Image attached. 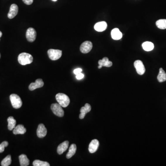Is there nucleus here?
<instances>
[{
    "label": "nucleus",
    "instance_id": "nucleus-10",
    "mask_svg": "<svg viewBox=\"0 0 166 166\" xmlns=\"http://www.w3.org/2000/svg\"><path fill=\"white\" fill-rule=\"evenodd\" d=\"M18 6L15 4H13L10 7V10L8 14L9 18L12 19L15 17L18 13Z\"/></svg>",
    "mask_w": 166,
    "mask_h": 166
},
{
    "label": "nucleus",
    "instance_id": "nucleus-7",
    "mask_svg": "<svg viewBox=\"0 0 166 166\" xmlns=\"http://www.w3.org/2000/svg\"><path fill=\"white\" fill-rule=\"evenodd\" d=\"M93 47V45L91 42L87 41L84 42L80 47V50L82 53L87 54L90 52Z\"/></svg>",
    "mask_w": 166,
    "mask_h": 166
},
{
    "label": "nucleus",
    "instance_id": "nucleus-19",
    "mask_svg": "<svg viewBox=\"0 0 166 166\" xmlns=\"http://www.w3.org/2000/svg\"><path fill=\"white\" fill-rule=\"evenodd\" d=\"M99 65L106 67H111L113 65V63L109 61V58L107 57H104L102 60H100L98 61Z\"/></svg>",
    "mask_w": 166,
    "mask_h": 166
},
{
    "label": "nucleus",
    "instance_id": "nucleus-16",
    "mask_svg": "<svg viewBox=\"0 0 166 166\" xmlns=\"http://www.w3.org/2000/svg\"><path fill=\"white\" fill-rule=\"evenodd\" d=\"M112 38L115 40H118L122 37V34L119 29L114 28L111 31Z\"/></svg>",
    "mask_w": 166,
    "mask_h": 166
},
{
    "label": "nucleus",
    "instance_id": "nucleus-29",
    "mask_svg": "<svg viewBox=\"0 0 166 166\" xmlns=\"http://www.w3.org/2000/svg\"><path fill=\"white\" fill-rule=\"evenodd\" d=\"M22 1L24 2V4L28 5L32 4L33 2V0H22Z\"/></svg>",
    "mask_w": 166,
    "mask_h": 166
},
{
    "label": "nucleus",
    "instance_id": "nucleus-17",
    "mask_svg": "<svg viewBox=\"0 0 166 166\" xmlns=\"http://www.w3.org/2000/svg\"><path fill=\"white\" fill-rule=\"evenodd\" d=\"M26 129L22 125H18L13 129V133L15 135L24 134L26 133Z\"/></svg>",
    "mask_w": 166,
    "mask_h": 166
},
{
    "label": "nucleus",
    "instance_id": "nucleus-12",
    "mask_svg": "<svg viewBox=\"0 0 166 166\" xmlns=\"http://www.w3.org/2000/svg\"><path fill=\"white\" fill-rule=\"evenodd\" d=\"M99 142L97 139H93L91 141L89 146V152L90 153H94L96 152L99 147Z\"/></svg>",
    "mask_w": 166,
    "mask_h": 166
},
{
    "label": "nucleus",
    "instance_id": "nucleus-30",
    "mask_svg": "<svg viewBox=\"0 0 166 166\" xmlns=\"http://www.w3.org/2000/svg\"><path fill=\"white\" fill-rule=\"evenodd\" d=\"M82 71V69H80V68H78V69H75L73 71V73L76 75L78 74L79 73H81Z\"/></svg>",
    "mask_w": 166,
    "mask_h": 166
},
{
    "label": "nucleus",
    "instance_id": "nucleus-15",
    "mask_svg": "<svg viewBox=\"0 0 166 166\" xmlns=\"http://www.w3.org/2000/svg\"><path fill=\"white\" fill-rule=\"evenodd\" d=\"M69 142L68 141H64L58 146L57 148V153L59 155L62 154L65 151H66L69 147Z\"/></svg>",
    "mask_w": 166,
    "mask_h": 166
},
{
    "label": "nucleus",
    "instance_id": "nucleus-5",
    "mask_svg": "<svg viewBox=\"0 0 166 166\" xmlns=\"http://www.w3.org/2000/svg\"><path fill=\"white\" fill-rule=\"evenodd\" d=\"M51 110L55 115L59 117H63L64 115V112L62 107L58 103H54L51 105Z\"/></svg>",
    "mask_w": 166,
    "mask_h": 166
},
{
    "label": "nucleus",
    "instance_id": "nucleus-25",
    "mask_svg": "<svg viewBox=\"0 0 166 166\" xmlns=\"http://www.w3.org/2000/svg\"><path fill=\"white\" fill-rule=\"evenodd\" d=\"M12 162L11 156L10 155H7L2 161H1V165L2 166H8L11 164Z\"/></svg>",
    "mask_w": 166,
    "mask_h": 166
},
{
    "label": "nucleus",
    "instance_id": "nucleus-4",
    "mask_svg": "<svg viewBox=\"0 0 166 166\" xmlns=\"http://www.w3.org/2000/svg\"><path fill=\"white\" fill-rule=\"evenodd\" d=\"M62 51L59 49H50L48 51L49 58L52 61H56L60 59L62 55Z\"/></svg>",
    "mask_w": 166,
    "mask_h": 166
},
{
    "label": "nucleus",
    "instance_id": "nucleus-31",
    "mask_svg": "<svg viewBox=\"0 0 166 166\" xmlns=\"http://www.w3.org/2000/svg\"><path fill=\"white\" fill-rule=\"evenodd\" d=\"M2 32H1V31H0V37H1V36H2Z\"/></svg>",
    "mask_w": 166,
    "mask_h": 166
},
{
    "label": "nucleus",
    "instance_id": "nucleus-27",
    "mask_svg": "<svg viewBox=\"0 0 166 166\" xmlns=\"http://www.w3.org/2000/svg\"><path fill=\"white\" fill-rule=\"evenodd\" d=\"M8 145V143L7 141H4L1 144H0V153H2L4 151L5 148L7 147Z\"/></svg>",
    "mask_w": 166,
    "mask_h": 166
},
{
    "label": "nucleus",
    "instance_id": "nucleus-22",
    "mask_svg": "<svg viewBox=\"0 0 166 166\" xmlns=\"http://www.w3.org/2000/svg\"><path fill=\"white\" fill-rule=\"evenodd\" d=\"M158 79L159 82H163L166 81V73L162 68L159 69V73L158 76Z\"/></svg>",
    "mask_w": 166,
    "mask_h": 166
},
{
    "label": "nucleus",
    "instance_id": "nucleus-32",
    "mask_svg": "<svg viewBox=\"0 0 166 166\" xmlns=\"http://www.w3.org/2000/svg\"><path fill=\"white\" fill-rule=\"evenodd\" d=\"M102 66L99 65V66H98V69H101V68H102Z\"/></svg>",
    "mask_w": 166,
    "mask_h": 166
},
{
    "label": "nucleus",
    "instance_id": "nucleus-33",
    "mask_svg": "<svg viewBox=\"0 0 166 166\" xmlns=\"http://www.w3.org/2000/svg\"><path fill=\"white\" fill-rule=\"evenodd\" d=\"M52 1H57V0H52Z\"/></svg>",
    "mask_w": 166,
    "mask_h": 166
},
{
    "label": "nucleus",
    "instance_id": "nucleus-6",
    "mask_svg": "<svg viewBox=\"0 0 166 166\" xmlns=\"http://www.w3.org/2000/svg\"><path fill=\"white\" fill-rule=\"evenodd\" d=\"M134 66L137 73L139 75H143L145 73L146 69L142 61L140 60H137L134 63Z\"/></svg>",
    "mask_w": 166,
    "mask_h": 166
},
{
    "label": "nucleus",
    "instance_id": "nucleus-8",
    "mask_svg": "<svg viewBox=\"0 0 166 166\" xmlns=\"http://www.w3.org/2000/svg\"><path fill=\"white\" fill-rule=\"evenodd\" d=\"M36 37H37V32L34 29L30 27L27 29L26 37L28 41L33 42L35 40Z\"/></svg>",
    "mask_w": 166,
    "mask_h": 166
},
{
    "label": "nucleus",
    "instance_id": "nucleus-14",
    "mask_svg": "<svg viewBox=\"0 0 166 166\" xmlns=\"http://www.w3.org/2000/svg\"><path fill=\"white\" fill-rule=\"evenodd\" d=\"M107 28V24L105 21L98 22L95 24L94 29L97 32H102L104 31Z\"/></svg>",
    "mask_w": 166,
    "mask_h": 166
},
{
    "label": "nucleus",
    "instance_id": "nucleus-13",
    "mask_svg": "<svg viewBox=\"0 0 166 166\" xmlns=\"http://www.w3.org/2000/svg\"><path fill=\"white\" fill-rule=\"evenodd\" d=\"M91 107L90 104L86 103L85 106L83 107L81 109V114L79 115V118L83 119L85 118V115L88 112H90Z\"/></svg>",
    "mask_w": 166,
    "mask_h": 166
},
{
    "label": "nucleus",
    "instance_id": "nucleus-11",
    "mask_svg": "<svg viewBox=\"0 0 166 166\" xmlns=\"http://www.w3.org/2000/svg\"><path fill=\"white\" fill-rule=\"evenodd\" d=\"M44 85V82L41 78L37 79L35 83H32L29 86V89L30 90H35L37 88H41Z\"/></svg>",
    "mask_w": 166,
    "mask_h": 166
},
{
    "label": "nucleus",
    "instance_id": "nucleus-23",
    "mask_svg": "<svg viewBox=\"0 0 166 166\" xmlns=\"http://www.w3.org/2000/svg\"><path fill=\"white\" fill-rule=\"evenodd\" d=\"M142 47L145 51H150L153 50L154 48V45L150 42H146L142 44Z\"/></svg>",
    "mask_w": 166,
    "mask_h": 166
},
{
    "label": "nucleus",
    "instance_id": "nucleus-18",
    "mask_svg": "<svg viewBox=\"0 0 166 166\" xmlns=\"http://www.w3.org/2000/svg\"><path fill=\"white\" fill-rule=\"evenodd\" d=\"M19 160L21 166H27L29 165V160L25 155L22 154L20 155Z\"/></svg>",
    "mask_w": 166,
    "mask_h": 166
},
{
    "label": "nucleus",
    "instance_id": "nucleus-28",
    "mask_svg": "<svg viewBox=\"0 0 166 166\" xmlns=\"http://www.w3.org/2000/svg\"><path fill=\"white\" fill-rule=\"evenodd\" d=\"M84 77V74H83L82 73H78L77 75H76V78L78 80L82 79Z\"/></svg>",
    "mask_w": 166,
    "mask_h": 166
},
{
    "label": "nucleus",
    "instance_id": "nucleus-1",
    "mask_svg": "<svg viewBox=\"0 0 166 166\" xmlns=\"http://www.w3.org/2000/svg\"><path fill=\"white\" fill-rule=\"evenodd\" d=\"M18 61L22 65H26L32 62L33 58L31 54L26 53H22L18 55Z\"/></svg>",
    "mask_w": 166,
    "mask_h": 166
},
{
    "label": "nucleus",
    "instance_id": "nucleus-3",
    "mask_svg": "<svg viewBox=\"0 0 166 166\" xmlns=\"http://www.w3.org/2000/svg\"><path fill=\"white\" fill-rule=\"evenodd\" d=\"M10 99L12 106L13 107L14 109H19L22 106V100L17 95L12 94L10 95Z\"/></svg>",
    "mask_w": 166,
    "mask_h": 166
},
{
    "label": "nucleus",
    "instance_id": "nucleus-26",
    "mask_svg": "<svg viewBox=\"0 0 166 166\" xmlns=\"http://www.w3.org/2000/svg\"><path fill=\"white\" fill-rule=\"evenodd\" d=\"M33 166H49L50 165L48 162L40 161L36 160L33 162Z\"/></svg>",
    "mask_w": 166,
    "mask_h": 166
},
{
    "label": "nucleus",
    "instance_id": "nucleus-2",
    "mask_svg": "<svg viewBox=\"0 0 166 166\" xmlns=\"http://www.w3.org/2000/svg\"><path fill=\"white\" fill-rule=\"evenodd\" d=\"M55 97L58 103L62 107H66L69 105L70 102L69 98L65 94L58 93Z\"/></svg>",
    "mask_w": 166,
    "mask_h": 166
},
{
    "label": "nucleus",
    "instance_id": "nucleus-20",
    "mask_svg": "<svg viewBox=\"0 0 166 166\" xmlns=\"http://www.w3.org/2000/svg\"><path fill=\"white\" fill-rule=\"evenodd\" d=\"M77 150V146L76 144H72L70 147L69 151L66 154V157L67 159H70L72 158L73 155H75Z\"/></svg>",
    "mask_w": 166,
    "mask_h": 166
},
{
    "label": "nucleus",
    "instance_id": "nucleus-34",
    "mask_svg": "<svg viewBox=\"0 0 166 166\" xmlns=\"http://www.w3.org/2000/svg\"><path fill=\"white\" fill-rule=\"evenodd\" d=\"M0 58H1V54H0Z\"/></svg>",
    "mask_w": 166,
    "mask_h": 166
},
{
    "label": "nucleus",
    "instance_id": "nucleus-9",
    "mask_svg": "<svg viewBox=\"0 0 166 166\" xmlns=\"http://www.w3.org/2000/svg\"><path fill=\"white\" fill-rule=\"evenodd\" d=\"M47 130L45 125L43 124H39L37 129V136L38 138H42L47 135Z\"/></svg>",
    "mask_w": 166,
    "mask_h": 166
},
{
    "label": "nucleus",
    "instance_id": "nucleus-21",
    "mask_svg": "<svg viewBox=\"0 0 166 166\" xmlns=\"http://www.w3.org/2000/svg\"><path fill=\"white\" fill-rule=\"evenodd\" d=\"M8 129L9 130H13L15 127L16 121L14 119V118L12 116H10L8 118Z\"/></svg>",
    "mask_w": 166,
    "mask_h": 166
},
{
    "label": "nucleus",
    "instance_id": "nucleus-24",
    "mask_svg": "<svg viewBox=\"0 0 166 166\" xmlns=\"http://www.w3.org/2000/svg\"><path fill=\"white\" fill-rule=\"evenodd\" d=\"M156 25L158 28L164 30L166 29V19H161L156 22Z\"/></svg>",
    "mask_w": 166,
    "mask_h": 166
}]
</instances>
